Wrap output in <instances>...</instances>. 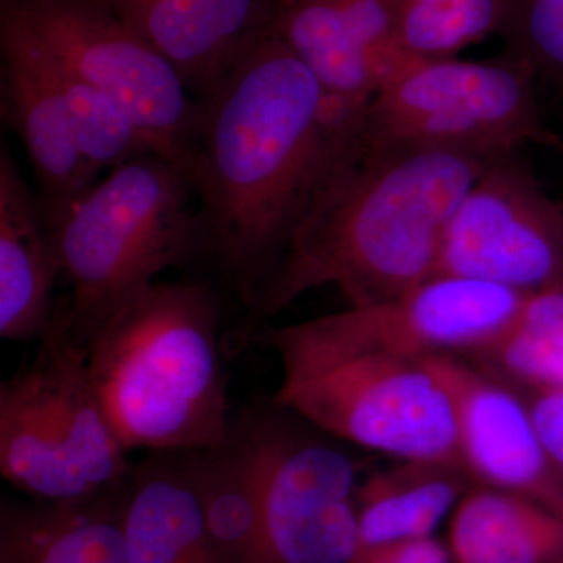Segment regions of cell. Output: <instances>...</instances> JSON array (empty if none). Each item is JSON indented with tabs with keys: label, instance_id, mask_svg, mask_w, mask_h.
Masks as SVG:
<instances>
[{
	"label": "cell",
	"instance_id": "6da1fadb",
	"mask_svg": "<svg viewBox=\"0 0 563 563\" xmlns=\"http://www.w3.org/2000/svg\"><path fill=\"white\" fill-rule=\"evenodd\" d=\"M192 158L198 254L250 310L362 147L366 109L324 91L274 29L206 98Z\"/></svg>",
	"mask_w": 563,
	"mask_h": 563
},
{
	"label": "cell",
	"instance_id": "7a4b0ae2",
	"mask_svg": "<svg viewBox=\"0 0 563 563\" xmlns=\"http://www.w3.org/2000/svg\"><path fill=\"white\" fill-rule=\"evenodd\" d=\"M493 162L453 147L363 139L247 310L235 343H251L313 288L335 285L351 307H368L435 276L444 231Z\"/></svg>",
	"mask_w": 563,
	"mask_h": 563
},
{
	"label": "cell",
	"instance_id": "3957f363",
	"mask_svg": "<svg viewBox=\"0 0 563 563\" xmlns=\"http://www.w3.org/2000/svg\"><path fill=\"white\" fill-rule=\"evenodd\" d=\"M224 343L220 302L203 284L154 282L99 324L87 343L88 368L128 453L228 443Z\"/></svg>",
	"mask_w": 563,
	"mask_h": 563
},
{
	"label": "cell",
	"instance_id": "277c9868",
	"mask_svg": "<svg viewBox=\"0 0 563 563\" xmlns=\"http://www.w3.org/2000/svg\"><path fill=\"white\" fill-rule=\"evenodd\" d=\"M191 192L181 166L147 154L113 169L44 222L70 284L69 329L85 350L117 307L198 254Z\"/></svg>",
	"mask_w": 563,
	"mask_h": 563
},
{
	"label": "cell",
	"instance_id": "5b68a950",
	"mask_svg": "<svg viewBox=\"0 0 563 563\" xmlns=\"http://www.w3.org/2000/svg\"><path fill=\"white\" fill-rule=\"evenodd\" d=\"M32 362L0 384V473L33 501L74 503L121 490L133 466L103 412L66 299Z\"/></svg>",
	"mask_w": 563,
	"mask_h": 563
},
{
	"label": "cell",
	"instance_id": "8992f818",
	"mask_svg": "<svg viewBox=\"0 0 563 563\" xmlns=\"http://www.w3.org/2000/svg\"><path fill=\"white\" fill-rule=\"evenodd\" d=\"M273 401L350 446L461 465L453 396L428 362L377 355L282 362Z\"/></svg>",
	"mask_w": 563,
	"mask_h": 563
},
{
	"label": "cell",
	"instance_id": "52a82bcc",
	"mask_svg": "<svg viewBox=\"0 0 563 563\" xmlns=\"http://www.w3.org/2000/svg\"><path fill=\"white\" fill-rule=\"evenodd\" d=\"M258 461L251 563H350L362 465L350 444L273 401L239 410Z\"/></svg>",
	"mask_w": 563,
	"mask_h": 563
},
{
	"label": "cell",
	"instance_id": "ba28073f",
	"mask_svg": "<svg viewBox=\"0 0 563 563\" xmlns=\"http://www.w3.org/2000/svg\"><path fill=\"white\" fill-rule=\"evenodd\" d=\"M529 295L490 282L437 273L398 298L274 328L251 343L269 347L282 362L377 355L424 362L439 355L479 357L492 350Z\"/></svg>",
	"mask_w": 563,
	"mask_h": 563
},
{
	"label": "cell",
	"instance_id": "9c48e42d",
	"mask_svg": "<svg viewBox=\"0 0 563 563\" xmlns=\"http://www.w3.org/2000/svg\"><path fill=\"white\" fill-rule=\"evenodd\" d=\"M533 76L509 55L501 62L407 63L369 102L365 139L453 147L493 161L526 143L558 146L540 120Z\"/></svg>",
	"mask_w": 563,
	"mask_h": 563
},
{
	"label": "cell",
	"instance_id": "30bf717a",
	"mask_svg": "<svg viewBox=\"0 0 563 563\" xmlns=\"http://www.w3.org/2000/svg\"><path fill=\"white\" fill-rule=\"evenodd\" d=\"M62 66L121 103L155 154L190 172L202 106L177 70L107 0H2Z\"/></svg>",
	"mask_w": 563,
	"mask_h": 563
},
{
	"label": "cell",
	"instance_id": "8fae6325",
	"mask_svg": "<svg viewBox=\"0 0 563 563\" xmlns=\"http://www.w3.org/2000/svg\"><path fill=\"white\" fill-rule=\"evenodd\" d=\"M439 273L523 295L563 288V210L514 155L493 162L454 211Z\"/></svg>",
	"mask_w": 563,
	"mask_h": 563
},
{
	"label": "cell",
	"instance_id": "7c38bea8",
	"mask_svg": "<svg viewBox=\"0 0 563 563\" xmlns=\"http://www.w3.org/2000/svg\"><path fill=\"white\" fill-rule=\"evenodd\" d=\"M426 362L453 396L459 455L474 485L523 496L563 520V474L520 390L466 357Z\"/></svg>",
	"mask_w": 563,
	"mask_h": 563
},
{
	"label": "cell",
	"instance_id": "4fadbf2b",
	"mask_svg": "<svg viewBox=\"0 0 563 563\" xmlns=\"http://www.w3.org/2000/svg\"><path fill=\"white\" fill-rule=\"evenodd\" d=\"M0 110L27 152L44 222L90 190L99 177L81 157L65 98L36 41L0 16Z\"/></svg>",
	"mask_w": 563,
	"mask_h": 563
},
{
	"label": "cell",
	"instance_id": "5bb4252c",
	"mask_svg": "<svg viewBox=\"0 0 563 563\" xmlns=\"http://www.w3.org/2000/svg\"><path fill=\"white\" fill-rule=\"evenodd\" d=\"M206 98L273 31L282 0H107Z\"/></svg>",
	"mask_w": 563,
	"mask_h": 563
},
{
	"label": "cell",
	"instance_id": "9a60e30c",
	"mask_svg": "<svg viewBox=\"0 0 563 563\" xmlns=\"http://www.w3.org/2000/svg\"><path fill=\"white\" fill-rule=\"evenodd\" d=\"M122 529L129 563H228L210 529L191 451H154L133 466Z\"/></svg>",
	"mask_w": 563,
	"mask_h": 563
},
{
	"label": "cell",
	"instance_id": "2e32d148",
	"mask_svg": "<svg viewBox=\"0 0 563 563\" xmlns=\"http://www.w3.org/2000/svg\"><path fill=\"white\" fill-rule=\"evenodd\" d=\"M57 251L41 214L38 196L24 180L9 147L0 151V336L40 340L54 320Z\"/></svg>",
	"mask_w": 563,
	"mask_h": 563
},
{
	"label": "cell",
	"instance_id": "e0dca14e",
	"mask_svg": "<svg viewBox=\"0 0 563 563\" xmlns=\"http://www.w3.org/2000/svg\"><path fill=\"white\" fill-rule=\"evenodd\" d=\"M74 503L3 498L0 563H129L124 492Z\"/></svg>",
	"mask_w": 563,
	"mask_h": 563
},
{
	"label": "cell",
	"instance_id": "ac0fdd59",
	"mask_svg": "<svg viewBox=\"0 0 563 563\" xmlns=\"http://www.w3.org/2000/svg\"><path fill=\"white\" fill-rule=\"evenodd\" d=\"M472 487L455 463L399 461L368 474L357 492V553L435 536Z\"/></svg>",
	"mask_w": 563,
	"mask_h": 563
},
{
	"label": "cell",
	"instance_id": "d6986e66",
	"mask_svg": "<svg viewBox=\"0 0 563 563\" xmlns=\"http://www.w3.org/2000/svg\"><path fill=\"white\" fill-rule=\"evenodd\" d=\"M454 563H559L563 520L523 496L474 485L450 517Z\"/></svg>",
	"mask_w": 563,
	"mask_h": 563
},
{
	"label": "cell",
	"instance_id": "ffe728a7",
	"mask_svg": "<svg viewBox=\"0 0 563 563\" xmlns=\"http://www.w3.org/2000/svg\"><path fill=\"white\" fill-rule=\"evenodd\" d=\"M273 29L333 98L366 109L385 84L335 0H282Z\"/></svg>",
	"mask_w": 563,
	"mask_h": 563
},
{
	"label": "cell",
	"instance_id": "44dd1931",
	"mask_svg": "<svg viewBox=\"0 0 563 563\" xmlns=\"http://www.w3.org/2000/svg\"><path fill=\"white\" fill-rule=\"evenodd\" d=\"M474 361L517 387H563V288L529 295L509 331Z\"/></svg>",
	"mask_w": 563,
	"mask_h": 563
},
{
	"label": "cell",
	"instance_id": "7402d4cb",
	"mask_svg": "<svg viewBox=\"0 0 563 563\" xmlns=\"http://www.w3.org/2000/svg\"><path fill=\"white\" fill-rule=\"evenodd\" d=\"M36 44L68 106L81 157L96 176L155 154L146 133L121 103L62 66L38 41Z\"/></svg>",
	"mask_w": 563,
	"mask_h": 563
},
{
	"label": "cell",
	"instance_id": "603a6c76",
	"mask_svg": "<svg viewBox=\"0 0 563 563\" xmlns=\"http://www.w3.org/2000/svg\"><path fill=\"white\" fill-rule=\"evenodd\" d=\"M507 0H396L398 41L409 62L446 60L501 32Z\"/></svg>",
	"mask_w": 563,
	"mask_h": 563
},
{
	"label": "cell",
	"instance_id": "cb8c5ba5",
	"mask_svg": "<svg viewBox=\"0 0 563 563\" xmlns=\"http://www.w3.org/2000/svg\"><path fill=\"white\" fill-rule=\"evenodd\" d=\"M499 35L509 46V57L536 74L563 79V0H507Z\"/></svg>",
	"mask_w": 563,
	"mask_h": 563
},
{
	"label": "cell",
	"instance_id": "d4e9b609",
	"mask_svg": "<svg viewBox=\"0 0 563 563\" xmlns=\"http://www.w3.org/2000/svg\"><path fill=\"white\" fill-rule=\"evenodd\" d=\"M517 388L528 402L548 453L563 474V387Z\"/></svg>",
	"mask_w": 563,
	"mask_h": 563
},
{
	"label": "cell",
	"instance_id": "484cf974",
	"mask_svg": "<svg viewBox=\"0 0 563 563\" xmlns=\"http://www.w3.org/2000/svg\"><path fill=\"white\" fill-rule=\"evenodd\" d=\"M350 563H390L379 550H365L355 553Z\"/></svg>",
	"mask_w": 563,
	"mask_h": 563
},
{
	"label": "cell",
	"instance_id": "4316f807",
	"mask_svg": "<svg viewBox=\"0 0 563 563\" xmlns=\"http://www.w3.org/2000/svg\"><path fill=\"white\" fill-rule=\"evenodd\" d=\"M559 563H563V561L559 562Z\"/></svg>",
	"mask_w": 563,
	"mask_h": 563
}]
</instances>
